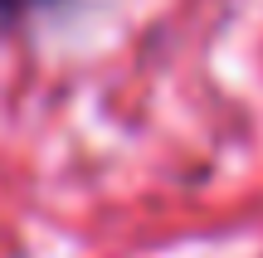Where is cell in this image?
I'll return each instance as SVG.
<instances>
[{
	"label": "cell",
	"mask_w": 263,
	"mask_h": 258,
	"mask_svg": "<svg viewBox=\"0 0 263 258\" xmlns=\"http://www.w3.org/2000/svg\"><path fill=\"white\" fill-rule=\"evenodd\" d=\"M64 0H0V19H20V15H34V10H54Z\"/></svg>",
	"instance_id": "obj_1"
}]
</instances>
